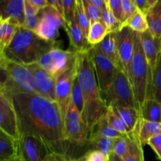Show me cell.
I'll return each instance as SVG.
<instances>
[{
    "mask_svg": "<svg viewBox=\"0 0 161 161\" xmlns=\"http://www.w3.org/2000/svg\"><path fill=\"white\" fill-rule=\"evenodd\" d=\"M148 145L152 148L159 160L161 161V134L150 138L148 142Z\"/></svg>",
    "mask_w": 161,
    "mask_h": 161,
    "instance_id": "obj_43",
    "label": "cell"
},
{
    "mask_svg": "<svg viewBox=\"0 0 161 161\" xmlns=\"http://www.w3.org/2000/svg\"><path fill=\"white\" fill-rule=\"evenodd\" d=\"M105 117H106L108 124L116 131L119 132L122 135H127L128 134L127 127H126L124 122L119 117V115L113 109V108L108 107Z\"/></svg>",
    "mask_w": 161,
    "mask_h": 161,
    "instance_id": "obj_32",
    "label": "cell"
},
{
    "mask_svg": "<svg viewBox=\"0 0 161 161\" xmlns=\"http://www.w3.org/2000/svg\"><path fill=\"white\" fill-rule=\"evenodd\" d=\"M160 124H161V118H160Z\"/></svg>",
    "mask_w": 161,
    "mask_h": 161,
    "instance_id": "obj_51",
    "label": "cell"
},
{
    "mask_svg": "<svg viewBox=\"0 0 161 161\" xmlns=\"http://www.w3.org/2000/svg\"><path fill=\"white\" fill-rule=\"evenodd\" d=\"M149 98L155 99L161 103V56L152 75V85Z\"/></svg>",
    "mask_w": 161,
    "mask_h": 161,
    "instance_id": "obj_31",
    "label": "cell"
},
{
    "mask_svg": "<svg viewBox=\"0 0 161 161\" xmlns=\"http://www.w3.org/2000/svg\"><path fill=\"white\" fill-rule=\"evenodd\" d=\"M9 161H21V160H20V159L18 157H16V158L12 159V160H9Z\"/></svg>",
    "mask_w": 161,
    "mask_h": 161,
    "instance_id": "obj_50",
    "label": "cell"
},
{
    "mask_svg": "<svg viewBox=\"0 0 161 161\" xmlns=\"http://www.w3.org/2000/svg\"><path fill=\"white\" fill-rule=\"evenodd\" d=\"M116 138H105V137H90L88 140V145L90 149L101 151L102 153L107 157H109L110 154L113 153V145Z\"/></svg>",
    "mask_w": 161,
    "mask_h": 161,
    "instance_id": "obj_28",
    "label": "cell"
},
{
    "mask_svg": "<svg viewBox=\"0 0 161 161\" xmlns=\"http://www.w3.org/2000/svg\"><path fill=\"white\" fill-rule=\"evenodd\" d=\"M109 34L108 28L105 26L102 20L91 24L89 32L87 35V40L90 45L94 47L102 42Z\"/></svg>",
    "mask_w": 161,
    "mask_h": 161,
    "instance_id": "obj_26",
    "label": "cell"
},
{
    "mask_svg": "<svg viewBox=\"0 0 161 161\" xmlns=\"http://www.w3.org/2000/svg\"><path fill=\"white\" fill-rule=\"evenodd\" d=\"M124 27H128L133 31L139 33V34L146 32V31L149 30V26H148L146 15L142 12H140L139 10H138L136 14H134L124 24Z\"/></svg>",
    "mask_w": 161,
    "mask_h": 161,
    "instance_id": "obj_29",
    "label": "cell"
},
{
    "mask_svg": "<svg viewBox=\"0 0 161 161\" xmlns=\"http://www.w3.org/2000/svg\"><path fill=\"white\" fill-rule=\"evenodd\" d=\"M149 30L155 37L161 39V0L151 8L146 14Z\"/></svg>",
    "mask_w": 161,
    "mask_h": 161,
    "instance_id": "obj_23",
    "label": "cell"
},
{
    "mask_svg": "<svg viewBox=\"0 0 161 161\" xmlns=\"http://www.w3.org/2000/svg\"><path fill=\"white\" fill-rule=\"evenodd\" d=\"M83 156L85 161H108V157L98 150L89 149Z\"/></svg>",
    "mask_w": 161,
    "mask_h": 161,
    "instance_id": "obj_41",
    "label": "cell"
},
{
    "mask_svg": "<svg viewBox=\"0 0 161 161\" xmlns=\"http://www.w3.org/2000/svg\"><path fill=\"white\" fill-rule=\"evenodd\" d=\"M129 152L123 161H145L143 146L134 132L128 134Z\"/></svg>",
    "mask_w": 161,
    "mask_h": 161,
    "instance_id": "obj_27",
    "label": "cell"
},
{
    "mask_svg": "<svg viewBox=\"0 0 161 161\" xmlns=\"http://www.w3.org/2000/svg\"><path fill=\"white\" fill-rule=\"evenodd\" d=\"M142 119L153 122L160 123L161 103L153 98L146 99L139 109Z\"/></svg>",
    "mask_w": 161,
    "mask_h": 161,
    "instance_id": "obj_24",
    "label": "cell"
},
{
    "mask_svg": "<svg viewBox=\"0 0 161 161\" xmlns=\"http://www.w3.org/2000/svg\"><path fill=\"white\" fill-rule=\"evenodd\" d=\"M90 1H91V3H92L93 5H94L96 7L98 8L102 12L108 7L106 0H90Z\"/></svg>",
    "mask_w": 161,
    "mask_h": 161,
    "instance_id": "obj_47",
    "label": "cell"
},
{
    "mask_svg": "<svg viewBox=\"0 0 161 161\" xmlns=\"http://www.w3.org/2000/svg\"><path fill=\"white\" fill-rule=\"evenodd\" d=\"M122 119L127 127V131L131 133L136 127L140 117V111L137 108L127 107H111Z\"/></svg>",
    "mask_w": 161,
    "mask_h": 161,
    "instance_id": "obj_22",
    "label": "cell"
},
{
    "mask_svg": "<svg viewBox=\"0 0 161 161\" xmlns=\"http://www.w3.org/2000/svg\"><path fill=\"white\" fill-rule=\"evenodd\" d=\"M123 8V20L122 23L124 28V24L138 12V8L134 3L133 0H122Z\"/></svg>",
    "mask_w": 161,
    "mask_h": 161,
    "instance_id": "obj_39",
    "label": "cell"
},
{
    "mask_svg": "<svg viewBox=\"0 0 161 161\" xmlns=\"http://www.w3.org/2000/svg\"><path fill=\"white\" fill-rule=\"evenodd\" d=\"M0 129L14 139L19 141L20 132L16 110L9 94L0 89Z\"/></svg>",
    "mask_w": 161,
    "mask_h": 161,
    "instance_id": "obj_12",
    "label": "cell"
},
{
    "mask_svg": "<svg viewBox=\"0 0 161 161\" xmlns=\"http://www.w3.org/2000/svg\"><path fill=\"white\" fill-rule=\"evenodd\" d=\"M129 146H130V142H129L128 134L124 135L115 139L113 153L124 160L128 154Z\"/></svg>",
    "mask_w": 161,
    "mask_h": 161,
    "instance_id": "obj_36",
    "label": "cell"
},
{
    "mask_svg": "<svg viewBox=\"0 0 161 161\" xmlns=\"http://www.w3.org/2000/svg\"><path fill=\"white\" fill-rule=\"evenodd\" d=\"M65 26V20L61 14L49 6L39 12V23L36 33L39 38L47 41H58L59 30Z\"/></svg>",
    "mask_w": 161,
    "mask_h": 161,
    "instance_id": "obj_9",
    "label": "cell"
},
{
    "mask_svg": "<svg viewBox=\"0 0 161 161\" xmlns=\"http://www.w3.org/2000/svg\"><path fill=\"white\" fill-rule=\"evenodd\" d=\"M90 55L94 64L99 89L104 97L113 83L117 69L108 58L103 54L97 47H92L90 50Z\"/></svg>",
    "mask_w": 161,
    "mask_h": 161,
    "instance_id": "obj_10",
    "label": "cell"
},
{
    "mask_svg": "<svg viewBox=\"0 0 161 161\" xmlns=\"http://www.w3.org/2000/svg\"><path fill=\"white\" fill-rule=\"evenodd\" d=\"M18 157V141L0 130V161H9Z\"/></svg>",
    "mask_w": 161,
    "mask_h": 161,
    "instance_id": "obj_21",
    "label": "cell"
},
{
    "mask_svg": "<svg viewBox=\"0 0 161 161\" xmlns=\"http://www.w3.org/2000/svg\"><path fill=\"white\" fill-rule=\"evenodd\" d=\"M77 75L84 98L83 119L91 129L105 116L108 106L102 95L89 52L77 53Z\"/></svg>",
    "mask_w": 161,
    "mask_h": 161,
    "instance_id": "obj_2",
    "label": "cell"
},
{
    "mask_svg": "<svg viewBox=\"0 0 161 161\" xmlns=\"http://www.w3.org/2000/svg\"><path fill=\"white\" fill-rule=\"evenodd\" d=\"M130 83L132 85L138 109L146 99L149 98L152 85V72L148 65L139 33H135V53L130 68Z\"/></svg>",
    "mask_w": 161,
    "mask_h": 161,
    "instance_id": "obj_4",
    "label": "cell"
},
{
    "mask_svg": "<svg viewBox=\"0 0 161 161\" xmlns=\"http://www.w3.org/2000/svg\"><path fill=\"white\" fill-rule=\"evenodd\" d=\"M9 96L17 113L20 137L36 136L45 142L51 152L68 156L64 120L58 103L38 94Z\"/></svg>",
    "mask_w": 161,
    "mask_h": 161,
    "instance_id": "obj_1",
    "label": "cell"
},
{
    "mask_svg": "<svg viewBox=\"0 0 161 161\" xmlns=\"http://www.w3.org/2000/svg\"><path fill=\"white\" fill-rule=\"evenodd\" d=\"M51 153L45 142L32 135H22L18 141V157L21 161H42Z\"/></svg>",
    "mask_w": 161,
    "mask_h": 161,
    "instance_id": "obj_13",
    "label": "cell"
},
{
    "mask_svg": "<svg viewBox=\"0 0 161 161\" xmlns=\"http://www.w3.org/2000/svg\"><path fill=\"white\" fill-rule=\"evenodd\" d=\"M30 4L38 11L45 9L49 6V3L47 0H28Z\"/></svg>",
    "mask_w": 161,
    "mask_h": 161,
    "instance_id": "obj_45",
    "label": "cell"
},
{
    "mask_svg": "<svg viewBox=\"0 0 161 161\" xmlns=\"http://www.w3.org/2000/svg\"><path fill=\"white\" fill-rule=\"evenodd\" d=\"M158 0H133L138 10L146 15Z\"/></svg>",
    "mask_w": 161,
    "mask_h": 161,
    "instance_id": "obj_42",
    "label": "cell"
},
{
    "mask_svg": "<svg viewBox=\"0 0 161 161\" xmlns=\"http://www.w3.org/2000/svg\"><path fill=\"white\" fill-rule=\"evenodd\" d=\"M39 12L35 9L28 0H25V26L24 28L31 31H36L39 23Z\"/></svg>",
    "mask_w": 161,
    "mask_h": 161,
    "instance_id": "obj_30",
    "label": "cell"
},
{
    "mask_svg": "<svg viewBox=\"0 0 161 161\" xmlns=\"http://www.w3.org/2000/svg\"><path fill=\"white\" fill-rule=\"evenodd\" d=\"M122 134L116 131V130L111 127V126L108 124L107 121L106 117L104 116L90 130V137L99 136V137H105V138H117L121 137Z\"/></svg>",
    "mask_w": 161,
    "mask_h": 161,
    "instance_id": "obj_25",
    "label": "cell"
},
{
    "mask_svg": "<svg viewBox=\"0 0 161 161\" xmlns=\"http://www.w3.org/2000/svg\"><path fill=\"white\" fill-rule=\"evenodd\" d=\"M94 47H97L103 54L108 58V59L116 66V69L124 71V68H123L122 63H121L120 58H119V52H118L116 32L109 33L102 42Z\"/></svg>",
    "mask_w": 161,
    "mask_h": 161,
    "instance_id": "obj_19",
    "label": "cell"
},
{
    "mask_svg": "<svg viewBox=\"0 0 161 161\" xmlns=\"http://www.w3.org/2000/svg\"><path fill=\"white\" fill-rule=\"evenodd\" d=\"M83 4L85 11L91 24L101 20L102 11L91 3L90 0H83Z\"/></svg>",
    "mask_w": 161,
    "mask_h": 161,
    "instance_id": "obj_38",
    "label": "cell"
},
{
    "mask_svg": "<svg viewBox=\"0 0 161 161\" xmlns=\"http://www.w3.org/2000/svg\"><path fill=\"white\" fill-rule=\"evenodd\" d=\"M0 6V20L9 19L24 28L25 0H3Z\"/></svg>",
    "mask_w": 161,
    "mask_h": 161,
    "instance_id": "obj_17",
    "label": "cell"
},
{
    "mask_svg": "<svg viewBox=\"0 0 161 161\" xmlns=\"http://www.w3.org/2000/svg\"><path fill=\"white\" fill-rule=\"evenodd\" d=\"M32 74L38 94L56 102V79L42 69L38 63L26 65Z\"/></svg>",
    "mask_w": 161,
    "mask_h": 161,
    "instance_id": "obj_15",
    "label": "cell"
},
{
    "mask_svg": "<svg viewBox=\"0 0 161 161\" xmlns=\"http://www.w3.org/2000/svg\"><path fill=\"white\" fill-rule=\"evenodd\" d=\"M77 58V57H76ZM77 76V63H75L63 72L56 80V102L61 110L63 120L64 119L69 106L71 105V96H72V85L74 80Z\"/></svg>",
    "mask_w": 161,
    "mask_h": 161,
    "instance_id": "obj_11",
    "label": "cell"
},
{
    "mask_svg": "<svg viewBox=\"0 0 161 161\" xmlns=\"http://www.w3.org/2000/svg\"><path fill=\"white\" fill-rule=\"evenodd\" d=\"M75 19L77 23L82 28L86 36H87L89 32L90 27H91V21L88 18L87 15L85 11L84 6L83 4V0H76L75 4Z\"/></svg>",
    "mask_w": 161,
    "mask_h": 161,
    "instance_id": "obj_33",
    "label": "cell"
},
{
    "mask_svg": "<svg viewBox=\"0 0 161 161\" xmlns=\"http://www.w3.org/2000/svg\"><path fill=\"white\" fill-rule=\"evenodd\" d=\"M107 6L116 18L123 25L122 0H106ZM124 26V25H123Z\"/></svg>",
    "mask_w": 161,
    "mask_h": 161,
    "instance_id": "obj_40",
    "label": "cell"
},
{
    "mask_svg": "<svg viewBox=\"0 0 161 161\" xmlns=\"http://www.w3.org/2000/svg\"><path fill=\"white\" fill-rule=\"evenodd\" d=\"M103 98L108 107H127L138 109L130 80L121 69L116 70L113 83Z\"/></svg>",
    "mask_w": 161,
    "mask_h": 161,
    "instance_id": "obj_6",
    "label": "cell"
},
{
    "mask_svg": "<svg viewBox=\"0 0 161 161\" xmlns=\"http://www.w3.org/2000/svg\"><path fill=\"white\" fill-rule=\"evenodd\" d=\"M142 146L148 145V142L153 137L161 134V124L146 120L140 117L136 127L134 130Z\"/></svg>",
    "mask_w": 161,
    "mask_h": 161,
    "instance_id": "obj_20",
    "label": "cell"
},
{
    "mask_svg": "<svg viewBox=\"0 0 161 161\" xmlns=\"http://www.w3.org/2000/svg\"><path fill=\"white\" fill-rule=\"evenodd\" d=\"M64 30L69 38L72 50L77 53L89 52L92 49L87 40V36L77 23L76 19L69 24H65Z\"/></svg>",
    "mask_w": 161,
    "mask_h": 161,
    "instance_id": "obj_18",
    "label": "cell"
},
{
    "mask_svg": "<svg viewBox=\"0 0 161 161\" xmlns=\"http://www.w3.org/2000/svg\"><path fill=\"white\" fill-rule=\"evenodd\" d=\"M2 80L0 89L9 94H38L29 69L21 64L0 58Z\"/></svg>",
    "mask_w": 161,
    "mask_h": 161,
    "instance_id": "obj_5",
    "label": "cell"
},
{
    "mask_svg": "<svg viewBox=\"0 0 161 161\" xmlns=\"http://www.w3.org/2000/svg\"><path fill=\"white\" fill-rule=\"evenodd\" d=\"M101 20L103 21L105 26L108 28L109 33L112 32H117L119 31L124 26L116 18L113 13L111 12L108 7H107L105 10L102 12V18Z\"/></svg>",
    "mask_w": 161,
    "mask_h": 161,
    "instance_id": "obj_35",
    "label": "cell"
},
{
    "mask_svg": "<svg viewBox=\"0 0 161 161\" xmlns=\"http://www.w3.org/2000/svg\"><path fill=\"white\" fill-rule=\"evenodd\" d=\"M49 3V6L54 8L56 10H58L60 14L63 15V4L62 0H47Z\"/></svg>",
    "mask_w": 161,
    "mask_h": 161,
    "instance_id": "obj_46",
    "label": "cell"
},
{
    "mask_svg": "<svg viewBox=\"0 0 161 161\" xmlns=\"http://www.w3.org/2000/svg\"><path fill=\"white\" fill-rule=\"evenodd\" d=\"M90 129L82 114L71 102L64 119V136L67 143L82 146L88 143Z\"/></svg>",
    "mask_w": 161,
    "mask_h": 161,
    "instance_id": "obj_8",
    "label": "cell"
},
{
    "mask_svg": "<svg viewBox=\"0 0 161 161\" xmlns=\"http://www.w3.org/2000/svg\"><path fill=\"white\" fill-rule=\"evenodd\" d=\"M108 161H123V159H121L117 155L112 153L109 155V157H108Z\"/></svg>",
    "mask_w": 161,
    "mask_h": 161,
    "instance_id": "obj_48",
    "label": "cell"
},
{
    "mask_svg": "<svg viewBox=\"0 0 161 161\" xmlns=\"http://www.w3.org/2000/svg\"><path fill=\"white\" fill-rule=\"evenodd\" d=\"M76 57L77 52L62 50L59 44L44 53L39 59L38 64L57 80L75 63Z\"/></svg>",
    "mask_w": 161,
    "mask_h": 161,
    "instance_id": "obj_7",
    "label": "cell"
},
{
    "mask_svg": "<svg viewBox=\"0 0 161 161\" xmlns=\"http://www.w3.org/2000/svg\"><path fill=\"white\" fill-rule=\"evenodd\" d=\"M135 31L128 27H124L116 32V39L118 52L124 71L130 78V68L135 53Z\"/></svg>",
    "mask_w": 161,
    "mask_h": 161,
    "instance_id": "obj_14",
    "label": "cell"
},
{
    "mask_svg": "<svg viewBox=\"0 0 161 161\" xmlns=\"http://www.w3.org/2000/svg\"><path fill=\"white\" fill-rule=\"evenodd\" d=\"M63 17L65 24H69L75 19V4L76 0H62Z\"/></svg>",
    "mask_w": 161,
    "mask_h": 161,
    "instance_id": "obj_37",
    "label": "cell"
},
{
    "mask_svg": "<svg viewBox=\"0 0 161 161\" xmlns=\"http://www.w3.org/2000/svg\"><path fill=\"white\" fill-rule=\"evenodd\" d=\"M139 35L143 51L153 75L161 56V39L153 36L149 30Z\"/></svg>",
    "mask_w": 161,
    "mask_h": 161,
    "instance_id": "obj_16",
    "label": "cell"
},
{
    "mask_svg": "<svg viewBox=\"0 0 161 161\" xmlns=\"http://www.w3.org/2000/svg\"><path fill=\"white\" fill-rule=\"evenodd\" d=\"M42 161H72V159L64 154L51 152Z\"/></svg>",
    "mask_w": 161,
    "mask_h": 161,
    "instance_id": "obj_44",
    "label": "cell"
},
{
    "mask_svg": "<svg viewBox=\"0 0 161 161\" xmlns=\"http://www.w3.org/2000/svg\"><path fill=\"white\" fill-rule=\"evenodd\" d=\"M59 45L58 41H47L39 38L34 31L20 27L7 47L0 52V58L23 65L38 63L46 52Z\"/></svg>",
    "mask_w": 161,
    "mask_h": 161,
    "instance_id": "obj_3",
    "label": "cell"
},
{
    "mask_svg": "<svg viewBox=\"0 0 161 161\" xmlns=\"http://www.w3.org/2000/svg\"><path fill=\"white\" fill-rule=\"evenodd\" d=\"M71 102L78 109V111L81 114H83V108H84V98H83V91H82L81 86H80V81H79L78 75L75 78L73 85H72Z\"/></svg>",
    "mask_w": 161,
    "mask_h": 161,
    "instance_id": "obj_34",
    "label": "cell"
},
{
    "mask_svg": "<svg viewBox=\"0 0 161 161\" xmlns=\"http://www.w3.org/2000/svg\"><path fill=\"white\" fill-rule=\"evenodd\" d=\"M72 161H85V158H84V156H81L79 158H75L74 160H72Z\"/></svg>",
    "mask_w": 161,
    "mask_h": 161,
    "instance_id": "obj_49",
    "label": "cell"
}]
</instances>
